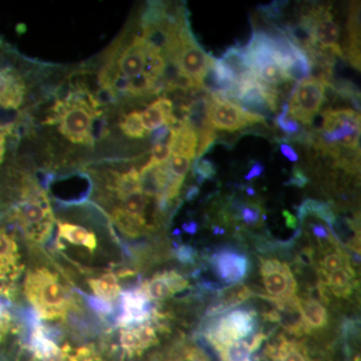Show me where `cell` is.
<instances>
[{"label": "cell", "instance_id": "74e56055", "mask_svg": "<svg viewBox=\"0 0 361 361\" xmlns=\"http://www.w3.org/2000/svg\"><path fill=\"white\" fill-rule=\"evenodd\" d=\"M176 256L180 262L185 264H195L197 258V251L193 247L188 245H180L175 251Z\"/></svg>", "mask_w": 361, "mask_h": 361}, {"label": "cell", "instance_id": "3957f363", "mask_svg": "<svg viewBox=\"0 0 361 361\" xmlns=\"http://www.w3.org/2000/svg\"><path fill=\"white\" fill-rule=\"evenodd\" d=\"M84 92H71L65 99L66 108L59 118V132L66 139L73 142L90 145L94 142L92 137V126L94 118L99 115L90 104V94L87 99L82 96Z\"/></svg>", "mask_w": 361, "mask_h": 361}, {"label": "cell", "instance_id": "7402d4cb", "mask_svg": "<svg viewBox=\"0 0 361 361\" xmlns=\"http://www.w3.org/2000/svg\"><path fill=\"white\" fill-rule=\"evenodd\" d=\"M297 214H298V219L301 224L306 218L310 217V216H314L318 219L326 222L330 231L332 230V226H334V220L336 218L329 204L322 201L313 200V199H307V200L304 201L297 209Z\"/></svg>", "mask_w": 361, "mask_h": 361}, {"label": "cell", "instance_id": "8fae6325", "mask_svg": "<svg viewBox=\"0 0 361 361\" xmlns=\"http://www.w3.org/2000/svg\"><path fill=\"white\" fill-rule=\"evenodd\" d=\"M189 287V282L175 271L159 273L145 282L141 290L149 301L165 300L169 297L184 291Z\"/></svg>", "mask_w": 361, "mask_h": 361}, {"label": "cell", "instance_id": "e0dca14e", "mask_svg": "<svg viewBox=\"0 0 361 361\" xmlns=\"http://www.w3.org/2000/svg\"><path fill=\"white\" fill-rule=\"evenodd\" d=\"M299 310L308 334L326 327L329 314L325 306L319 301L308 296L299 297Z\"/></svg>", "mask_w": 361, "mask_h": 361}, {"label": "cell", "instance_id": "8d00e7d4", "mask_svg": "<svg viewBox=\"0 0 361 361\" xmlns=\"http://www.w3.org/2000/svg\"><path fill=\"white\" fill-rule=\"evenodd\" d=\"M82 295L87 300V302L89 303L90 308L99 312V314L106 315L113 312L114 308L111 302L103 300V299L99 298V297L87 295L85 293H82Z\"/></svg>", "mask_w": 361, "mask_h": 361}, {"label": "cell", "instance_id": "f907efd6", "mask_svg": "<svg viewBox=\"0 0 361 361\" xmlns=\"http://www.w3.org/2000/svg\"><path fill=\"white\" fill-rule=\"evenodd\" d=\"M213 233L215 235H221L224 233V230L221 229L219 227H214Z\"/></svg>", "mask_w": 361, "mask_h": 361}, {"label": "cell", "instance_id": "7a4b0ae2", "mask_svg": "<svg viewBox=\"0 0 361 361\" xmlns=\"http://www.w3.org/2000/svg\"><path fill=\"white\" fill-rule=\"evenodd\" d=\"M208 319L210 322L204 327V336L218 350L230 342L253 334L257 326L258 314L254 310H234Z\"/></svg>", "mask_w": 361, "mask_h": 361}, {"label": "cell", "instance_id": "d6986e66", "mask_svg": "<svg viewBox=\"0 0 361 361\" xmlns=\"http://www.w3.org/2000/svg\"><path fill=\"white\" fill-rule=\"evenodd\" d=\"M59 236L73 245L84 246L90 251H94L97 247L96 235L82 226L59 223Z\"/></svg>", "mask_w": 361, "mask_h": 361}, {"label": "cell", "instance_id": "5b68a950", "mask_svg": "<svg viewBox=\"0 0 361 361\" xmlns=\"http://www.w3.org/2000/svg\"><path fill=\"white\" fill-rule=\"evenodd\" d=\"M212 56L197 44L189 28L180 26L178 30V47L170 59L178 66L180 71L191 78L198 87L202 77L208 68Z\"/></svg>", "mask_w": 361, "mask_h": 361}, {"label": "cell", "instance_id": "2e32d148", "mask_svg": "<svg viewBox=\"0 0 361 361\" xmlns=\"http://www.w3.org/2000/svg\"><path fill=\"white\" fill-rule=\"evenodd\" d=\"M146 56H145V42L141 37H135L132 44L129 45L120 59H118V71L121 75L133 78L141 73L145 68Z\"/></svg>", "mask_w": 361, "mask_h": 361}, {"label": "cell", "instance_id": "d590c367", "mask_svg": "<svg viewBox=\"0 0 361 361\" xmlns=\"http://www.w3.org/2000/svg\"><path fill=\"white\" fill-rule=\"evenodd\" d=\"M152 157L148 161V165L151 166H160L167 163L172 156L173 151L169 144H164V142H159V144L154 145L152 148Z\"/></svg>", "mask_w": 361, "mask_h": 361}, {"label": "cell", "instance_id": "d4e9b609", "mask_svg": "<svg viewBox=\"0 0 361 361\" xmlns=\"http://www.w3.org/2000/svg\"><path fill=\"white\" fill-rule=\"evenodd\" d=\"M288 80H296L300 82L301 80L311 78L312 73V63H311L310 56L300 47H297L295 54H294L293 59H292L290 65L285 70Z\"/></svg>", "mask_w": 361, "mask_h": 361}, {"label": "cell", "instance_id": "f1b7e54d", "mask_svg": "<svg viewBox=\"0 0 361 361\" xmlns=\"http://www.w3.org/2000/svg\"><path fill=\"white\" fill-rule=\"evenodd\" d=\"M156 85V78L142 71L139 75L129 78L127 92H130L134 96H142V94H147L155 89Z\"/></svg>", "mask_w": 361, "mask_h": 361}, {"label": "cell", "instance_id": "bcb514c9", "mask_svg": "<svg viewBox=\"0 0 361 361\" xmlns=\"http://www.w3.org/2000/svg\"><path fill=\"white\" fill-rule=\"evenodd\" d=\"M8 319H11V317H9V313L7 311L6 304L2 302L1 299H0V322Z\"/></svg>", "mask_w": 361, "mask_h": 361}, {"label": "cell", "instance_id": "4316f807", "mask_svg": "<svg viewBox=\"0 0 361 361\" xmlns=\"http://www.w3.org/2000/svg\"><path fill=\"white\" fill-rule=\"evenodd\" d=\"M258 78L264 84L278 85L289 80L285 71L276 61L265 63L255 71Z\"/></svg>", "mask_w": 361, "mask_h": 361}, {"label": "cell", "instance_id": "b9f144b4", "mask_svg": "<svg viewBox=\"0 0 361 361\" xmlns=\"http://www.w3.org/2000/svg\"><path fill=\"white\" fill-rule=\"evenodd\" d=\"M280 151L285 158L288 159L290 161H297L299 160L298 154L296 153L295 149L289 146L288 144L280 145Z\"/></svg>", "mask_w": 361, "mask_h": 361}, {"label": "cell", "instance_id": "5bb4252c", "mask_svg": "<svg viewBox=\"0 0 361 361\" xmlns=\"http://www.w3.org/2000/svg\"><path fill=\"white\" fill-rule=\"evenodd\" d=\"M25 87L21 78L7 68L0 70V106L18 109L23 101Z\"/></svg>", "mask_w": 361, "mask_h": 361}, {"label": "cell", "instance_id": "f5cc1de1", "mask_svg": "<svg viewBox=\"0 0 361 361\" xmlns=\"http://www.w3.org/2000/svg\"><path fill=\"white\" fill-rule=\"evenodd\" d=\"M168 361H187L186 358H173V360H170Z\"/></svg>", "mask_w": 361, "mask_h": 361}, {"label": "cell", "instance_id": "277c9868", "mask_svg": "<svg viewBox=\"0 0 361 361\" xmlns=\"http://www.w3.org/2000/svg\"><path fill=\"white\" fill-rule=\"evenodd\" d=\"M260 274L266 294L260 297L267 301H285L296 295L297 282L290 266L273 258H260Z\"/></svg>", "mask_w": 361, "mask_h": 361}, {"label": "cell", "instance_id": "8992f818", "mask_svg": "<svg viewBox=\"0 0 361 361\" xmlns=\"http://www.w3.org/2000/svg\"><path fill=\"white\" fill-rule=\"evenodd\" d=\"M208 118L212 128L228 132H235L253 123H265L264 116L244 110L215 94L208 102Z\"/></svg>", "mask_w": 361, "mask_h": 361}, {"label": "cell", "instance_id": "ffe728a7", "mask_svg": "<svg viewBox=\"0 0 361 361\" xmlns=\"http://www.w3.org/2000/svg\"><path fill=\"white\" fill-rule=\"evenodd\" d=\"M122 200L123 208L121 210L126 216L134 221L135 224L144 229L146 227V219H145V210H146L147 196L140 191L132 192L120 198Z\"/></svg>", "mask_w": 361, "mask_h": 361}, {"label": "cell", "instance_id": "836d02e7", "mask_svg": "<svg viewBox=\"0 0 361 361\" xmlns=\"http://www.w3.org/2000/svg\"><path fill=\"white\" fill-rule=\"evenodd\" d=\"M238 210L239 217L247 225L257 226L262 221V213H261L260 206L256 205V204H244V205L239 207Z\"/></svg>", "mask_w": 361, "mask_h": 361}, {"label": "cell", "instance_id": "e575fe53", "mask_svg": "<svg viewBox=\"0 0 361 361\" xmlns=\"http://www.w3.org/2000/svg\"><path fill=\"white\" fill-rule=\"evenodd\" d=\"M276 123L287 135L300 134L301 127L293 118L288 116V104H285L281 114L276 118Z\"/></svg>", "mask_w": 361, "mask_h": 361}, {"label": "cell", "instance_id": "83f0119b", "mask_svg": "<svg viewBox=\"0 0 361 361\" xmlns=\"http://www.w3.org/2000/svg\"><path fill=\"white\" fill-rule=\"evenodd\" d=\"M120 127L123 134L133 139H142L146 135L147 130L142 126L141 113L139 111H133L123 116Z\"/></svg>", "mask_w": 361, "mask_h": 361}, {"label": "cell", "instance_id": "30bf717a", "mask_svg": "<svg viewBox=\"0 0 361 361\" xmlns=\"http://www.w3.org/2000/svg\"><path fill=\"white\" fill-rule=\"evenodd\" d=\"M120 296L122 312L118 317V323L121 326H137L153 318L155 310L141 288L121 292Z\"/></svg>", "mask_w": 361, "mask_h": 361}, {"label": "cell", "instance_id": "9c48e42d", "mask_svg": "<svg viewBox=\"0 0 361 361\" xmlns=\"http://www.w3.org/2000/svg\"><path fill=\"white\" fill-rule=\"evenodd\" d=\"M234 104L250 113L262 114L275 111L277 109L276 90L260 80L237 85Z\"/></svg>", "mask_w": 361, "mask_h": 361}, {"label": "cell", "instance_id": "681fc988", "mask_svg": "<svg viewBox=\"0 0 361 361\" xmlns=\"http://www.w3.org/2000/svg\"><path fill=\"white\" fill-rule=\"evenodd\" d=\"M61 361H78V360H77V358L73 357V356L68 355L66 353L65 356H63V360H61Z\"/></svg>", "mask_w": 361, "mask_h": 361}, {"label": "cell", "instance_id": "44dd1931", "mask_svg": "<svg viewBox=\"0 0 361 361\" xmlns=\"http://www.w3.org/2000/svg\"><path fill=\"white\" fill-rule=\"evenodd\" d=\"M253 291L246 285L239 283L222 287L216 294V299L219 301L226 312L241 305L253 296Z\"/></svg>", "mask_w": 361, "mask_h": 361}, {"label": "cell", "instance_id": "c3c4849f", "mask_svg": "<svg viewBox=\"0 0 361 361\" xmlns=\"http://www.w3.org/2000/svg\"><path fill=\"white\" fill-rule=\"evenodd\" d=\"M4 142H6V139L0 140V164H1L2 160H4V152H6Z\"/></svg>", "mask_w": 361, "mask_h": 361}, {"label": "cell", "instance_id": "816d5d0a", "mask_svg": "<svg viewBox=\"0 0 361 361\" xmlns=\"http://www.w3.org/2000/svg\"><path fill=\"white\" fill-rule=\"evenodd\" d=\"M247 194L249 195V196L253 197L254 195H255V191H254L253 188L249 187L246 189Z\"/></svg>", "mask_w": 361, "mask_h": 361}, {"label": "cell", "instance_id": "f35d334b", "mask_svg": "<svg viewBox=\"0 0 361 361\" xmlns=\"http://www.w3.org/2000/svg\"><path fill=\"white\" fill-rule=\"evenodd\" d=\"M308 183H310V179H308L307 176L304 174L301 169L294 167L293 171H292L291 177L285 183V185H286V186L303 188L305 187Z\"/></svg>", "mask_w": 361, "mask_h": 361}, {"label": "cell", "instance_id": "ac0fdd59", "mask_svg": "<svg viewBox=\"0 0 361 361\" xmlns=\"http://www.w3.org/2000/svg\"><path fill=\"white\" fill-rule=\"evenodd\" d=\"M268 355L274 361H312L302 343L281 337L277 345L269 346Z\"/></svg>", "mask_w": 361, "mask_h": 361}, {"label": "cell", "instance_id": "60d3db41", "mask_svg": "<svg viewBox=\"0 0 361 361\" xmlns=\"http://www.w3.org/2000/svg\"><path fill=\"white\" fill-rule=\"evenodd\" d=\"M170 130L171 127H168V126H163V127L155 130V132L152 134V142L153 144H159V142L165 140L168 135H170Z\"/></svg>", "mask_w": 361, "mask_h": 361}, {"label": "cell", "instance_id": "603a6c76", "mask_svg": "<svg viewBox=\"0 0 361 361\" xmlns=\"http://www.w3.org/2000/svg\"><path fill=\"white\" fill-rule=\"evenodd\" d=\"M322 258L320 259V268L326 272L348 268L351 266L349 255L342 248L341 244L334 243L322 249Z\"/></svg>", "mask_w": 361, "mask_h": 361}, {"label": "cell", "instance_id": "d6a6232c", "mask_svg": "<svg viewBox=\"0 0 361 361\" xmlns=\"http://www.w3.org/2000/svg\"><path fill=\"white\" fill-rule=\"evenodd\" d=\"M217 170L215 165L208 159H196L194 164L193 174L199 185L206 180H213Z\"/></svg>", "mask_w": 361, "mask_h": 361}, {"label": "cell", "instance_id": "4dcf8cb0", "mask_svg": "<svg viewBox=\"0 0 361 361\" xmlns=\"http://www.w3.org/2000/svg\"><path fill=\"white\" fill-rule=\"evenodd\" d=\"M0 259L18 265V248L16 241L4 230H0Z\"/></svg>", "mask_w": 361, "mask_h": 361}, {"label": "cell", "instance_id": "7bdbcfd3", "mask_svg": "<svg viewBox=\"0 0 361 361\" xmlns=\"http://www.w3.org/2000/svg\"><path fill=\"white\" fill-rule=\"evenodd\" d=\"M282 215L285 218V224H286L287 228H289V229H296L297 219L295 216H293V214L287 210H284L282 212Z\"/></svg>", "mask_w": 361, "mask_h": 361}, {"label": "cell", "instance_id": "1f68e13d", "mask_svg": "<svg viewBox=\"0 0 361 361\" xmlns=\"http://www.w3.org/2000/svg\"><path fill=\"white\" fill-rule=\"evenodd\" d=\"M191 159L184 154L173 153L167 164L171 175L176 179L184 180L188 171L191 167Z\"/></svg>", "mask_w": 361, "mask_h": 361}, {"label": "cell", "instance_id": "6da1fadb", "mask_svg": "<svg viewBox=\"0 0 361 361\" xmlns=\"http://www.w3.org/2000/svg\"><path fill=\"white\" fill-rule=\"evenodd\" d=\"M25 295L44 319L65 318L68 310L73 307L71 297L58 276L45 268L28 273Z\"/></svg>", "mask_w": 361, "mask_h": 361}, {"label": "cell", "instance_id": "7dc6e473", "mask_svg": "<svg viewBox=\"0 0 361 361\" xmlns=\"http://www.w3.org/2000/svg\"><path fill=\"white\" fill-rule=\"evenodd\" d=\"M9 319L4 320V322H0V341H1L2 336L7 331L8 329Z\"/></svg>", "mask_w": 361, "mask_h": 361}, {"label": "cell", "instance_id": "f546056e", "mask_svg": "<svg viewBox=\"0 0 361 361\" xmlns=\"http://www.w3.org/2000/svg\"><path fill=\"white\" fill-rule=\"evenodd\" d=\"M121 345L123 350L127 351L130 355L142 353V348L141 339L137 334V327H125L121 332Z\"/></svg>", "mask_w": 361, "mask_h": 361}, {"label": "cell", "instance_id": "484cf974", "mask_svg": "<svg viewBox=\"0 0 361 361\" xmlns=\"http://www.w3.org/2000/svg\"><path fill=\"white\" fill-rule=\"evenodd\" d=\"M221 361H253L251 343L246 339H239L218 349Z\"/></svg>", "mask_w": 361, "mask_h": 361}, {"label": "cell", "instance_id": "52a82bcc", "mask_svg": "<svg viewBox=\"0 0 361 361\" xmlns=\"http://www.w3.org/2000/svg\"><path fill=\"white\" fill-rule=\"evenodd\" d=\"M324 102V87L322 80L310 78L301 80L292 92L288 116L293 120L301 121L304 125H311Z\"/></svg>", "mask_w": 361, "mask_h": 361}, {"label": "cell", "instance_id": "7c38bea8", "mask_svg": "<svg viewBox=\"0 0 361 361\" xmlns=\"http://www.w3.org/2000/svg\"><path fill=\"white\" fill-rule=\"evenodd\" d=\"M317 274L318 281L338 298H346L350 295L357 284L356 273L353 266L334 272H326L319 267L317 268Z\"/></svg>", "mask_w": 361, "mask_h": 361}, {"label": "cell", "instance_id": "4fadbf2b", "mask_svg": "<svg viewBox=\"0 0 361 361\" xmlns=\"http://www.w3.org/2000/svg\"><path fill=\"white\" fill-rule=\"evenodd\" d=\"M141 118L146 130H155L163 126L171 127L178 123L172 101L165 97H161L155 103L149 104L141 114Z\"/></svg>", "mask_w": 361, "mask_h": 361}, {"label": "cell", "instance_id": "ba28073f", "mask_svg": "<svg viewBox=\"0 0 361 361\" xmlns=\"http://www.w3.org/2000/svg\"><path fill=\"white\" fill-rule=\"evenodd\" d=\"M209 264L214 274L229 286L241 283L248 276L251 267L245 254L228 247L214 252L209 258Z\"/></svg>", "mask_w": 361, "mask_h": 361}, {"label": "cell", "instance_id": "f6af8a7d", "mask_svg": "<svg viewBox=\"0 0 361 361\" xmlns=\"http://www.w3.org/2000/svg\"><path fill=\"white\" fill-rule=\"evenodd\" d=\"M199 193H200V189H199V187L192 186L189 190H188L186 195L187 200H194V199H196L197 197H198Z\"/></svg>", "mask_w": 361, "mask_h": 361}, {"label": "cell", "instance_id": "ee69618b", "mask_svg": "<svg viewBox=\"0 0 361 361\" xmlns=\"http://www.w3.org/2000/svg\"><path fill=\"white\" fill-rule=\"evenodd\" d=\"M183 229H184L185 232L189 233V234L195 235L198 231V224L194 222V221H191V222L185 223L183 225Z\"/></svg>", "mask_w": 361, "mask_h": 361}, {"label": "cell", "instance_id": "cb8c5ba5", "mask_svg": "<svg viewBox=\"0 0 361 361\" xmlns=\"http://www.w3.org/2000/svg\"><path fill=\"white\" fill-rule=\"evenodd\" d=\"M89 283L90 288L97 297L108 301V302L115 300L122 292L120 284H118V278L111 273L102 275L101 277L94 278V279H90Z\"/></svg>", "mask_w": 361, "mask_h": 361}, {"label": "cell", "instance_id": "ab89813d", "mask_svg": "<svg viewBox=\"0 0 361 361\" xmlns=\"http://www.w3.org/2000/svg\"><path fill=\"white\" fill-rule=\"evenodd\" d=\"M264 165H263L262 163L257 161H253L250 171H249L248 174L245 176V180H251L255 179V178L260 177V176L264 173Z\"/></svg>", "mask_w": 361, "mask_h": 361}, {"label": "cell", "instance_id": "9a60e30c", "mask_svg": "<svg viewBox=\"0 0 361 361\" xmlns=\"http://www.w3.org/2000/svg\"><path fill=\"white\" fill-rule=\"evenodd\" d=\"M168 144L173 153L184 154L193 160L199 146V134L189 123L183 122L178 128H171Z\"/></svg>", "mask_w": 361, "mask_h": 361}]
</instances>
